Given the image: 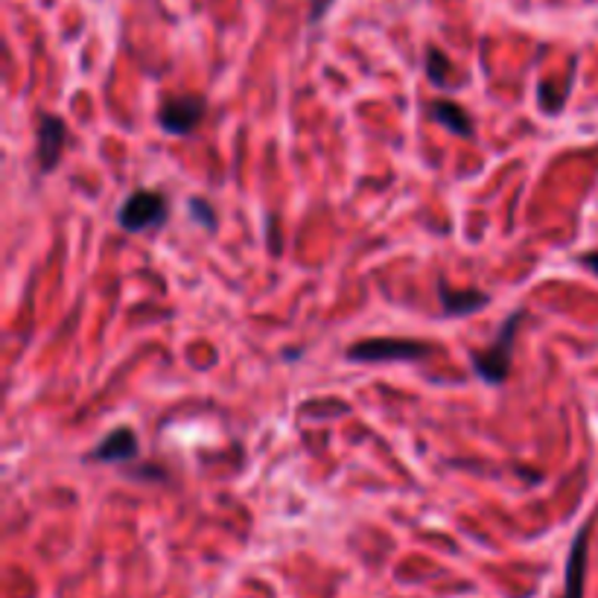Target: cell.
I'll use <instances>...</instances> for the list:
<instances>
[{
  "label": "cell",
  "mask_w": 598,
  "mask_h": 598,
  "mask_svg": "<svg viewBox=\"0 0 598 598\" xmlns=\"http://www.w3.org/2000/svg\"><path fill=\"white\" fill-rule=\"evenodd\" d=\"M526 319V310H514V313L502 322L493 342L485 350L470 354V366L474 374L488 385H502L511 374V357H514V339H517L519 324Z\"/></svg>",
  "instance_id": "1"
},
{
  "label": "cell",
  "mask_w": 598,
  "mask_h": 598,
  "mask_svg": "<svg viewBox=\"0 0 598 598\" xmlns=\"http://www.w3.org/2000/svg\"><path fill=\"white\" fill-rule=\"evenodd\" d=\"M432 354H435L432 342L376 336V339H362L350 345L345 357L350 362H415V359H427Z\"/></svg>",
  "instance_id": "2"
},
{
  "label": "cell",
  "mask_w": 598,
  "mask_h": 598,
  "mask_svg": "<svg viewBox=\"0 0 598 598\" xmlns=\"http://www.w3.org/2000/svg\"><path fill=\"white\" fill-rule=\"evenodd\" d=\"M170 219V202L158 190H134L117 211V225L125 234H141L162 228Z\"/></svg>",
  "instance_id": "3"
},
{
  "label": "cell",
  "mask_w": 598,
  "mask_h": 598,
  "mask_svg": "<svg viewBox=\"0 0 598 598\" xmlns=\"http://www.w3.org/2000/svg\"><path fill=\"white\" fill-rule=\"evenodd\" d=\"M207 111L205 97L199 94H179V97H164L162 106H158V125H162L167 134H176V137H184V134H193L202 125Z\"/></svg>",
  "instance_id": "4"
},
{
  "label": "cell",
  "mask_w": 598,
  "mask_h": 598,
  "mask_svg": "<svg viewBox=\"0 0 598 598\" xmlns=\"http://www.w3.org/2000/svg\"><path fill=\"white\" fill-rule=\"evenodd\" d=\"M64 143H68V129H64V120L56 115H41L36 132V158H38V172L47 176L53 172L62 162Z\"/></svg>",
  "instance_id": "5"
},
{
  "label": "cell",
  "mask_w": 598,
  "mask_h": 598,
  "mask_svg": "<svg viewBox=\"0 0 598 598\" xmlns=\"http://www.w3.org/2000/svg\"><path fill=\"white\" fill-rule=\"evenodd\" d=\"M137 456H141V444H137L134 429L117 427L99 441V446L91 450L85 462H91V465H123V462H134Z\"/></svg>",
  "instance_id": "6"
},
{
  "label": "cell",
  "mask_w": 598,
  "mask_h": 598,
  "mask_svg": "<svg viewBox=\"0 0 598 598\" xmlns=\"http://www.w3.org/2000/svg\"><path fill=\"white\" fill-rule=\"evenodd\" d=\"M589 528L593 523L575 531V540L566 554V572H563V593L561 598H584V578H587V554H589Z\"/></svg>",
  "instance_id": "7"
},
{
  "label": "cell",
  "mask_w": 598,
  "mask_h": 598,
  "mask_svg": "<svg viewBox=\"0 0 598 598\" xmlns=\"http://www.w3.org/2000/svg\"><path fill=\"white\" fill-rule=\"evenodd\" d=\"M438 301H441L444 315L458 319V315H474L485 310L491 304V295L482 289H453L446 280H438Z\"/></svg>",
  "instance_id": "8"
},
{
  "label": "cell",
  "mask_w": 598,
  "mask_h": 598,
  "mask_svg": "<svg viewBox=\"0 0 598 598\" xmlns=\"http://www.w3.org/2000/svg\"><path fill=\"white\" fill-rule=\"evenodd\" d=\"M429 111H432L438 123L444 125L446 132L458 134V137H474L476 134V125L470 120V115L458 103H453V99H432Z\"/></svg>",
  "instance_id": "9"
},
{
  "label": "cell",
  "mask_w": 598,
  "mask_h": 598,
  "mask_svg": "<svg viewBox=\"0 0 598 598\" xmlns=\"http://www.w3.org/2000/svg\"><path fill=\"white\" fill-rule=\"evenodd\" d=\"M427 76L435 82L438 88H450V76H453V62L446 59L438 47H427Z\"/></svg>",
  "instance_id": "10"
},
{
  "label": "cell",
  "mask_w": 598,
  "mask_h": 598,
  "mask_svg": "<svg viewBox=\"0 0 598 598\" xmlns=\"http://www.w3.org/2000/svg\"><path fill=\"white\" fill-rule=\"evenodd\" d=\"M190 211H193V216H196L202 228H211V231H214V228H216V211L207 205L205 199H193V202H190Z\"/></svg>",
  "instance_id": "11"
},
{
  "label": "cell",
  "mask_w": 598,
  "mask_h": 598,
  "mask_svg": "<svg viewBox=\"0 0 598 598\" xmlns=\"http://www.w3.org/2000/svg\"><path fill=\"white\" fill-rule=\"evenodd\" d=\"M336 0H310V12H307V21H310V27L315 24H322V19L331 12V7Z\"/></svg>",
  "instance_id": "12"
},
{
  "label": "cell",
  "mask_w": 598,
  "mask_h": 598,
  "mask_svg": "<svg viewBox=\"0 0 598 598\" xmlns=\"http://www.w3.org/2000/svg\"><path fill=\"white\" fill-rule=\"evenodd\" d=\"M581 266H587L593 275H598V251H587V254L581 258Z\"/></svg>",
  "instance_id": "13"
}]
</instances>
